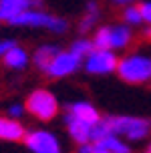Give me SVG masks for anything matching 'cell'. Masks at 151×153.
Returning <instances> with one entry per match:
<instances>
[{
    "instance_id": "1",
    "label": "cell",
    "mask_w": 151,
    "mask_h": 153,
    "mask_svg": "<svg viewBox=\"0 0 151 153\" xmlns=\"http://www.w3.org/2000/svg\"><path fill=\"white\" fill-rule=\"evenodd\" d=\"M10 26L16 28H30V30H46L51 34H65L68 30V20L65 16L53 14L45 8H28L22 14H18L10 22Z\"/></svg>"
},
{
    "instance_id": "2",
    "label": "cell",
    "mask_w": 151,
    "mask_h": 153,
    "mask_svg": "<svg viewBox=\"0 0 151 153\" xmlns=\"http://www.w3.org/2000/svg\"><path fill=\"white\" fill-rule=\"evenodd\" d=\"M95 48H107L113 53L127 51L135 40V28L127 26L125 22H113V24H99L91 34Z\"/></svg>"
},
{
    "instance_id": "3",
    "label": "cell",
    "mask_w": 151,
    "mask_h": 153,
    "mask_svg": "<svg viewBox=\"0 0 151 153\" xmlns=\"http://www.w3.org/2000/svg\"><path fill=\"white\" fill-rule=\"evenodd\" d=\"M117 76L127 85H145L151 81V56L143 51H131L119 56Z\"/></svg>"
},
{
    "instance_id": "4",
    "label": "cell",
    "mask_w": 151,
    "mask_h": 153,
    "mask_svg": "<svg viewBox=\"0 0 151 153\" xmlns=\"http://www.w3.org/2000/svg\"><path fill=\"white\" fill-rule=\"evenodd\" d=\"M107 131L127 141H141L151 135V121L135 115H109L103 117Z\"/></svg>"
},
{
    "instance_id": "5",
    "label": "cell",
    "mask_w": 151,
    "mask_h": 153,
    "mask_svg": "<svg viewBox=\"0 0 151 153\" xmlns=\"http://www.w3.org/2000/svg\"><path fill=\"white\" fill-rule=\"evenodd\" d=\"M24 109L34 119L46 123V121H53L54 117L59 115L60 105H59V99H57V95L53 91H48V89H34L26 97V101H24Z\"/></svg>"
},
{
    "instance_id": "6",
    "label": "cell",
    "mask_w": 151,
    "mask_h": 153,
    "mask_svg": "<svg viewBox=\"0 0 151 153\" xmlns=\"http://www.w3.org/2000/svg\"><path fill=\"white\" fill-rule=\"evenodd\" d=\"M81 69H83V59L68 48H60L45 69V75L48 79H67L79 73Z\"/></svg>"
},
{
    "instance_id": "7",
    "label": "cell",
    "mask_w": 151,
    "mask_h": 153,
    "mask_svg": "<svg viewBox=\"0 0 151 153\" xmlns=\"http://www.w3.org/2000/svg\"><path fill=\"white\" fill-rule=\"evenodd\" d=\"M119 62V54L107 48H93L87 56L83 59V71L95 76L113 75Z\"/></svg>"
},
{
    "instance_id": "8",
    "label": "cell",
    "mask_w": 151,
    "mask_h": 153,
    "mask_svg": "<svg viewBox=\"0 0 151 153\" xmlns=\"http://www.w3.org/2000/svg\"><path fill=\"white\" fill-rule=\"evenodd\" d=\"M24 145L32 153H62L59 137L46 129H32L24 135Z\"/></svg>"
},
{
    "instance_id": "9",
    "label": "cell",
    "mask_w": 151,
    "mask_h": 153,
    "mask_svg": "<svg viewBox=\"0 0 151 153\" xmlns=\"http://www.w3.org/2000/svg\"><path fill=\"white\" fill-rule=\"evenodd\" d=\"M42 0H0V22L10 24L28 8H42Z\"/></svg>"
},
{
    "instance_id": "10",
    "label": "cell",
    "mask_w": 151,
    "mask_h": 153,
    "mask_svg": "<svg viewBox=\"0 0 151 153\" xmlns=\"http://www.w3.org/2000/svg\"><path fill=\"white\" fill-rule=\"evenodd\" d=\"M65 113L79 119V121L87 123V125H93V127L103 119L101 113H99V109L91 101H73V103H68L65 107Z\"/></svg>"
},
{
    "instance_id": "11",
    "label": "cell",
    "mask_w": 151,
    "mask_h": 153,
    "mask_svg": "<svg viewBox=\"0 0 151 153\" xmlns=\"http://www.w3.org/2000/svg\"><path fill=\"white\" fill-rule=\"evenodd\" d=\"M101 16H103V12H101V6H99L97 0H87L85 10H83V14H81V18H79V24H77L79 34H89V32H93L99 26Z\"/></svg>"
},
{
    "instance_id": "12",
    "label": "cell",
    "mask_w": 151,
    "mask_h": 153,
    "mask_svg": "<svg viewBox=\"0 0 151 153\" xmlns=\"http://www.w3.org/2000/svg\"><path fill=\"white\" fill-rule=\"evenodd\" d=\"M2 65L10 71H24L30 65V53L22 45L14 42V45L6 51V54L2 56Z\"/></svg>"
},
{
    "instance_id": "13",
    "label": "cell",
    "mask_w": 151,
    "mask_h": 153,
    "mask_svg": "<svg viewBox=\"0 0 151 153\" xmlns=\"http://www.w3.org/2000/svg\"><path fill=\"white\" fill-rule=\"evenodd\" d=\"M91 153H131V147L117 135H105L91 141Z\"/></svg>"
},
{
    "instance_id": "14",
    "label": "cell",
    "mask_w": 151,
    "mask_h": 153,
    "mask_svg": "<svg viewBox=\"0 0 151 153\" xmlns=\"http://www.w3.org/2000/svg\"><path fill=\"white\" fill-rule=\"evenodd\" d=\"M65 125H67V131L71 139L79 143V145H85V143H91V135H93V125H87V123L79 121L75 117L65 113Z\"/></svg>"
},
{
    "instance_id": "15",
    "label": "cell",
    "mask_w": 151,
    "mask_h": 153,
    "mask_svg": "<svg viewBox=\"0 0 151 153\" xmlns=\"http://www.w3.org/2000/svg\"><path fill=\"white\" fill-rule=\"evenodd\" d=\"M24 135H26V129L22 127V123L18 121V119L0 117V139L2 141L16 143V141H22Z\"/></svg>"
},
{
    "instance_id": "16",
    "label": "cell",
    "mask_w": 151,
    "mask_h": 153,
    "mask_svg": "<svg viewBox=\"0 0 151 153\" xmlns=\"http://www.w3.org/2000/svg\"><path fill=\"white\" fill-rule=\"evenodd\" d=\"M60 51L59 45H53V42H42V45H38L32 54H30V62L36 67L40 73H45V69L48 67V62L54 59V54Z\"/></svg>"
},
{
    "instance_id": "17",
    "label": "cell",
    "mask_w": 151,
    "mask_h": 153,
    "mask_svg": "<svg viewBox=\"0 0 151 153\" xmlns=\"http://www.w3.org/2000/svg\"><path fill=\"white\" fill-rule=\"evenodd\" d=\"M121 22H125L127 26H131V28L143 26L139 4H129V6H123V8H121Z\"/></svg>"
},
{
    "instance_id": "18",
    "label": "cell",
    "mask_w": 151,
    "mask_h": 153,
    "mask_svg": "<svg viewBox=\"0 0 151 153\" xmlns=\"http://www.w3.org/2000/svg\"><path fill=\"white\" fill-rule=\"evenodd\" d=\"M93 48H95V46H93V38L87 36V34H79V36L71 42V46H68V51H73L75 54H79L81 59H85Z\"/></svg>"
},
{
    "instance_id": "19",
    "label": "cell",
    "mask_w": 151,
    "mask_h": 153,
    "mask_svg": "<svg viewBox=\"0 0 151 153\" xmlns=\"http://www.w3.org/2000/svg\"><path fill=\"white\" fill-rule=\"evenodd\" d=\"M139 10H141V20L143 26H151V0H139Z\"/></svg>"
},
{
    "instance_id": "20",
    "label": "cell",
    "mask_w": 151,
    "mask_h": 153,
    "mask_svg": "<svg viewBox=\"0 0 151 153\" xmlns=\"http://www.w3.org/2000/svg\"><path fill=\"white\" fill-rule=\"evenodd\" d=\"M24 113H26V109H24L22 103H12L8 107V117H12V119H20Z\"/></svg>"
},
{
    "instance_id": "21",
    "label": "cell",
    "mask_w": 151,
    "mask_h": 153,
    "mask_svg": "<svg viewBox=\"0 0 151 153\" xmlns=\"http://www.w3.org/2000/svg\"><path fill=\"white\" fill-rule=\"evenodd\" d=\"M14 42H16L14 38H0V61H2V56L6 54V51L14 45Z\"/></svg>"
},
{
    "instance_id": "22",
    "label": "cell",
    "mask_w": 151,
    "mask_h": 153,
    "mask_svg": "<svg viewBox=\"0 0 151 153\" xmlns=\"http://www.w3.org/2000/svg\"><path fill=\"white\" fill-rule=\"evenodd\" d=\"M139 0H109L111 6H117V8H123V6H129V4H137Z\"/></svg>"
},
{
    "instance_id": "23",
    "label": "cell",
    "mask_w": 151,
    "mask_h": 153,
    "mask_svg": "<svg viewBox=\"0 0 151 153\" xmlns=\"http://www.w3.org/2000/svg\"><path fill=\"white\" fill-rule=\"evenodd\" d=\"M143 36H145V40L151 42V26H143Z\"/></svg>"
},
{
    "instance_id": "24",
    "label": "cell",
    "mask_w": 151,
    "mask_h": 153,
    "mask_svg": "<svg viewBox=\"0 0 151 153\" xmlns=\"http://www.w3.org/2000/svg\"><path fill=\"white\" fill-rule=\"evenodd\" d=\"M143 153H151V143H149V145H147V149H145Z\"/></svg>"
},
{
    "instance_id": "25",
    "label": "cell",
    "mask_w": 151,
    "mask_h": 153,
    "mask_svg": "<svg viewBox=\"0 0 151 153\" xmlns=\"http://www.w3.org/2000/svg\"><path fill=\"white\" fill-rule=\"evenodd\" d=\"M0 26H2V22H0Z\"/></svg>"
}]
</instances>
